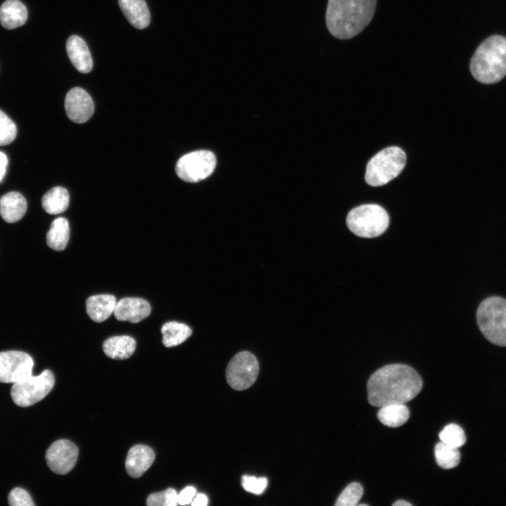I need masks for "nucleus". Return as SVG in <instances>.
<instances>
[{
  "instance_id": "nucleus-16",
  "label": "nucleus",
  "mask_w": 506,
  "mask_h": 506,
  "mask_svg": "<svg viewBox=\"0 0 506 506\" xmlns=\"http://www.w3.org/2000/svg\"><path fill=\"white\" fill-rule=\"evenodd\" d=\"M27 201L18 192H9L0 198V215L8 223H15L22 218L27 211Z\"/></svg>"
},
{
  "instance_id": "nucleus-24",
  "label": "nucleus",
  "mask_w": 506,
  "mask_h": 506,
  "mask_svg": "<svg viewBox=\"0 0 506 506\" xmlns=\"http://www.w3.org/2000/svg\"><path fill=\"white\" fill-rule=\"evenodd\" d=\"M161 332L162 342L166 347L178 346L192 335V330L187 325L176 321L164 323L161 328Z\"/></svg>"
},
{
  "instance_id": "nucleus-34",
  "label": "nucleus",
  "mask_w": 506,
  "mask_h": 506,
  "mask_svg": "<svg viewBox=\"0 0 506 506\" xmlns=\"http://www.w3.org/2000/svg\"><path fill=\"white\" fill-rule=\"evenodd\" d=\"M7 164L8 159L6 155L4 153L0 152V181L5 175Z\"/></svg>"
},
{
  "instance_id": "nucleus-11",
  "label": "nucleus",
  "mask_w": 506,
  "mask_h": 506,
  "mask_svg": "<svg viewBox=\"0 0 506 506\" xmlns=\"http://www.w3.org/2000/svg\"><path fill=\"white\" fill-rule=\"evenodd\" d=\"M78 453L79 450L75 444L67 439H60L53 442L47 449L46 463L54 473L65 474L74 468Z\"/></svg>"
},
{
  "instance_id": "nucleus-3",
  "label": "nucleus",
  "mask_w": 506,
  "mask_h": 506,
  "mask_svg": "<svg viewBox=\"0 0 506 506\" xmlns=\"http://www.w3.org/2000/svg\"><path fill=\"white\" fill-rule=\"evenodd\" d=\"M474 78L483 84H493L506 75V37L493 35L475 51L469 65Z\"/></svg>"
},
{
  "instance_id": "nucleus-22",
  "label": "nucleus",
  "mask_w": 506,
  "mask_h": 506,
  "mask_svg": "<svg viewBox=\"0 0 506 506\" xmlns=\"http://www.w3.org/2000/svg\"><path fill=\"white\" fill-rule=\"evenodd\" d=\"M70 238V227L67 219L63 217L56 219L51 224L46 234L48 246L56 250H63Z\"/></svg>"
},
{
  "instance_id": "nucleus-1",
  "label": "nucleus",
  "mask_w": 506,
  "mask_h": 506,
  "mask_svg": "<svg viewBox=\"0 0 506 506\" xmlns=\"http://www.w3.org/2000/svg\"><path fill=\"white\" fill-rule=\"evenodd\" d=\"M420 375L404 364H390L375 371L369 378L368 400L375 407L403 404L412 400L421 391Z\"/></svg>"
},
{
  "instance_id": "nucleus-12",
  "label": "nucleus",
  "mask_w": 506,
  "mask_h": 506,
  "mask_svg": "<svg viewBox=\"0 0 506 506\" xmlns=\"http://www.w3.org/2000/svg\"><path fill=\"white\" fill-rule=\"evenodd\" d=\"M67 117L74 122H87L94 111V104L89 94L83 89L74 87L69 91L65 99Z\"/></svg>"
},
{
  "instance_id": "nucleus-2",
  "label": "nucleus",
  "mask_w": 506,
  "mask_h": 506,
  "mask_svg": "<svg viewBox=\"0 0 506 506\" xmlns=\"http://www.w3.org/2000/svg\"><path fill=\"white\" fill-rule=\"evenodd\" d=\"M377 0H328L325 21L329 32L348 39L361 32L372 19Z\"/></svg>"
},
{
  "instance_id": "nucleus-27",
  "label": "nucleus",
  "mask_w": 506,
  "mask_h": 506,
  "mask_svg": "<svg viewBox=\"0 0 506 506\" xmlns=\"http://www.w3.org/2000/svg\"><path fill=\"white\" fill-rule=\"evenodd\" d=\"M363 494L362 486L357 482L349 484L338 497L336 506H356Z\"/></svg>"
},
{
  "instance_id": "nucleus-35",
  "label": "nucleus",
  "mask_w": 506,
  "mask_h": 506,
  "mask_svg": "<svg viewBox=\"0 0 506 506\" xmlns=\"http://www.w3.org/2000/svg\"><path fill=\"white\" fill-rule=\"evenodd\" d=\"M411 506L412 505L403 500H397L393 504V506Z\"/></svg>"
},
{
  "instance_id": "nucleus-13",
  "label": "nucleus",
  "mask_w": 506,
  "mask_h": 506,
  "mask_svg": "<svg viewBox=\"0 0 506 506\" xmlns=\"http://www.w3.org/2000/svg\"><path fill=\"white\" fill-rule=\"evenodd\" d=\"M151 312L150 304L138 297H125L116 304L115 318L119 321L138 323L147 318Z\"/></svg>"
},
{
  "instance_id": "nucleus-18",
  "label": "nucleus",
  "mask_w": 506,
  "mask_h": 506,
  "mask_svg": "<svg viewBox=\"0 0 506 506\" xmlns=\"http://www.w3.org/2000/svg\"><path fill=\"white\" fill-rule=\"evenodd\" d=\"M116 304L112 294L93 295L86 301V313L92 320L101 323L114 313Z\"/></svg>"
},
{
  "instance_id": "nucleus-25",
  "label": "nucleus",
  "mask_w": 506,
  "mask_h": 506,
  "mask_svg": "<svg viewBox=\"0 0 506 506\" xmlns=\"http://www.w3.org/2000/svg\"><path fill=\"white\" fill-rule=\"evenodd\" d=\"M434 454L437 464L443 469L453 468L460 460V453L458 448L450 446L442 441L436 445Z\"/></svg>"
},
{
  "instance_id": "nucleus-23",
  "label": "nucleus",
  "mask_w": 506,
  "mask_h": 506,
  "mask_svg": "<svg viewBox=\"0 0 506 506\" xmlns=\"http://www.w3.org/2000/svg\"><path fill=\"white\" fill-rule=\"evenodd\" d=\"M409 416V409L405 403L384 406L381 407L377 413V418L380 422L390 427L403 425Z\"/></svg>"
},
{
  "instance_id": "nucleus-17",
  "label": "nucleus",
  "mask_w": 506,
  "mask_h": 506,
  "mask_svg": "<svg viewBox=\"0 0 506 506\" xmlns=\"http://www.w3.org/2000/svg\"><path fill=\"white\" fill-rule=\"evenodd\" d=\"M119 7L129 23L137 29L147 27L150 14L145 0H118Z\"/></svg>"
},
{
  "instance_id": "nucleus-10",
  "label": "nucleus",
  "mask_w": 506,
  "mask_h": 506,
  "mask_svg": "<svg viewBox=\"0 0 506 506\" xmlns=\"http://www.w3.org/2000/svg\"><path fill=\"white\" fill-rule=\"evenodd\" d=\"M34 361L27 353L6 351L0 353V382L15 383L32 375Z\"/></svg>"
},
{
  "instance_id": "nucleus-7",
  "label": "nucleus",
  "mask_w": 506,
  "mask_h": 506,
  "mask_svg": "<svg viewBox=\"0 0 506 506\" xmlns=\"http://www.w3.org/2000/svg\"><path fill=\"white\" fill-rule=\"evenodd\" d=\"M55 383L51 370H45L39 375H32L15 382L11 389L13 402L20 407H28L42 400L52 390Z\"/></svg>"
},
{
  "instance_id": "nucleus-28",
  "label": "nucleus",
  "mask_w": 506,
  "mask_h": 506,
  "mask_svg": "<svg viewBox=\"0 0 506 506\" xmlns=\"http://www.w3.org/2000/svg\"><path fill=\"white\" fill-rule=\"evenodd\" d=\"M146 504L148 506H176L178 503V494L174 488H167L148 495Z\"/></svg>"
},
{
  "instance_id": "nucleus-9",
  "label": "nucleus",
  "mask_w": 506,
  "mask_h": 506,
  "mask_svg": "<svg viewBox=\"0 0 506 506\" xmlns=\"http://www.w3.org/2000/svg\"><path fill=\"white\" fill-rule=\"evenodd\" d=\"M259 363L249 351L235 355L229 361L226 375L228 384L234 389L241 391L251 387L259 374Z\"/></svg>"
},
{
  "instance_id": "nucleus-4",
  "label": "nucleus",
  "mask_w": 506,
  "mask_h": 506,
  "mask_svg": "<svg viewBox=\"0 0 506 506\" xmlns=\"http://www.w3.org/2000/svg\"><path fill=\"white\" fill-rule=\"evenodd\" d=\"M477 323L485 337L494 344L506 346V299L491 297L484 300L476 313Z\"/></svg>"
},
{
  "instance_id": "nucleus-21",
  "label": "nucleus",
  "mask_w": 506,
  "mask_h": 506,
  "mask_svg": "<svg viewBox=\"0 0 506 506\" xmlns=\"http://www.w3.org/2000/svg\"><path fill=\"white\" fill-rule=\"evenodd\" d=\"M69 193L60 186L53 187L42 197L43 209L48 214H58L64 212L69 205Z\"/></svg>"
},
{
  "instance_id": "nucleus-32",
  "label": "nucleus",
  "mask_w": 506,
  "mask_h": 506,
  "mask_svg": "<svg viewBox=\"0 0 506 506\" xmlns=\"http://www.w3.org/2000/svg\"><path fill=\"white\" fill-rule=\"evenodd\" d=\"M195 495V488L193 486H187L178 494V503L181 505H188L191 503Z\"/></svg>"
},
{
  "instance_id": "nucleus-5",
  "label": "nucleus",
  "mask_w": 506,
  "mask_h": 506,
  "mask_svg": "<svg viewBox=\"0 0 506 506\" xmlns=\"http://www.w3.org/2000/svg\"><path fill=\"white\" fill-rule=\"evenodd\" d=\"M406 162L405 152L399 147L386 148L374 155L366 166L365 179L371 186L387 184L403 169Z\"/></svg>"
},
{
  "instance_id": "nucleus-31",
  "label": "nucleus",
  "mask_w": 506,
  "mask_h": 506,
  "mask_svg": "<svg viewBox=\"0 0 506 506\" xmlns=\"http://www.w3.org/2000/svg\"><path fill=\"white\" fill-rule=\"evenodd\" d=\"M11 506H34L30 495L22 488H15L11 491L8 498Z\"/></svg>"
},
{
  "instance_id": "nucleus-29",
  "label": "nucleus",
  "mask_w": 506,
  "mask_h": 506,
  "mask_svg": "<svg viewBox=\"0 0 506 506\" xmlns=\"http://www.w3.org/2000/svg\"><path fill=\"white\" fill-rule=\"evenodd\" d=\"M17 135V127L13 120L0 110V146L12 143Z\"/></svg>"
},
{
  "instance_id": "nucleus-19",
  "label": "nucleus",
  "mask_w": 506,
  "mask_h": 506,
  "mask_svg": "<svg viewBox=\"0 0 506 506\" xmlns=\"http://www.w3.org/2000/svg\"><path fill=\"white\" fill-rule=\"evenodd\" d=\"M27 19V8L19 0H6L0 7V23L6 29L20 27Z\"/></svg>"
},
{
  "instance_id": "nucleus-30",
  "label": "nucleus",
  "mask_w": 506,
  "mask_h": 506,
  "mask_svg": "<svg viewBox=\"0 0 506 506\" xmlns=\"http://www.w3.org/2000/svg\"><path fill=\"white\" fill-rule=\"evenodd\" d=\"M268 480L265 477L257 478L254 476L245 475L242 477V486L249 493L257 495L262 493L266 489Z\"/></svg>"
},
{
  "instance_id": "nucleus-33",
  "label": "nucleus",
  "mask_w": 506,
  "mask_h": 506,
  "mask_svg": "<svg viewBox=\"0 0 506 506\" xmlns=\"http://www.w3.org/2000/svg\"><path fill=\"white\" fill-rule=\"evenodd\" d=\"M207 503V497L205 494L199 493L195 495L190 504L193 506H205Z\"/></svg>"
},
{
  "instance_id": "nucleus-14",
  "label": "nucleus",
  "mask_w": 506,
  "mask_h": 506,
  "mask_svg": "<svg viewBox=\"0 0 506 506\" xmlns=\"http://www.w3.org/2000/svg\"><path fill=\"white\" fill-rule=\"evenodd\" d=\"M155 453L149 446L138 444L131 447L126 458L125 467L129 475L138 478L150 467Z\"/></svg>"
},
{
  "instance_id": "nucleus-26",
  "label": "nucleus",
  "mask_w": 506,
  "mask_h": 506,
  "mask_svg": "<svg viewBox=\"0 0 506 506\" xmlns=\"http://www.w3.org/2000/svg\"><path fill=\"white\" fill-rule=\"evenodd\" d=\"M439 436L442 442L458 448L466 442V436L463 429L454 423L446 425Z\"/></svg>"
},
{
  "instance_id": "nucleus-20",
  "label": "nucleus",
  "mask_w": 506,
  "mask_h": 506,
  "mask_svg": "<svg viewBox=\"0 0 506 506\" xmlns=\"http://www.w3.org/2000/svg\"><path fill=\"white\" fill-rule=\"evenodd\" d=\"M105 355L116 360L129 358L136 349L135 339L126 335L114 336L107 339L103 344Z\"/></svg>"
},
{
  "instance_id": "nucleus-6",
  "label": "nucleus",
  "mask_w": 506,
  "mask_h": 506,
  "mask_svg": "<svg viewBox=\"0 0 506 506\" xmlns=\"http://www.w3.org/2000/svg\"><path fill=\"white\" fill-rule=\"evenodd\" d=\"M389 217L387 211L377 204H365L352 209L346 216V224L355 235L375 238L388 228Z\"/></svg>"
},
{
  "instance_id": "nucleus-8",
  "label": "nucleus",
  "mask_w": 506,
  "mask_h": 506,
  "mask_svg": "<svg viewBox=\"0 0 506 506\" xmlns=\"http://www.w3.org/2000/svg\"><path fill=\"white\" fill-rule=\"evenodd\" d=\"M216 164L215 155L209 150H196L182 156L176 162V173L184 181L196 183L212 174Z\"/></svg>"
},
{
  "instance_id": "nucleus-15",
  "label": "nucleus",
  "mask_w": 506,
  "mask_h": 506,
  "mask_svg": "<svg viewBox=\"0 0 506 506\" xmlns=\"http://www.w3.org/2000/svg\"><path fill=\"white\" fill-rule=\"evenodd\" d=\"M70 60L81 73L89 72L93 66L92 58L86 42L79 36H70L66 42Z\"/></svg>"
}]
</instances>
